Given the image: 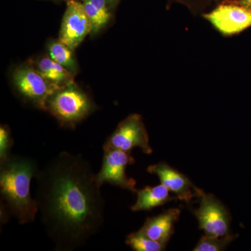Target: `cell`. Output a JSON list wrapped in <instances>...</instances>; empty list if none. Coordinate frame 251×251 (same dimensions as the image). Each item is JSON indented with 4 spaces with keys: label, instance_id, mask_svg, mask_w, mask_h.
<instances>
[{
    "label": "cell",
    "instance_id": "cell-7",
    "mask_svg": "<svg viewBox=\"0 0 251 251\" xmlns=\"http://www.w3.org/2000/svg\"><path fill=\"white\" fill-rule=\"evenodd\" d=\"M203 17L224 36L236 35L251 27V9L233 0L221 1Z\"/></svg>",
    "mask_w": 251,
    "mask_h": 251
},
{
    "label": "cell",
    "instance_id": "cell-8",
    "mask_svg": "<svg viewBox=\"0 0 251 251\" xmlns=\"http://www.w3.org/2000/svg\"><path fill=\"white\" fill-rule=\"evenodd\" d=\"M199 207L192 209L205 235L224 237L231 234V216L228 209L213 194L203 193Z\"/></svg>",
    "mask_w": 251,
    "mask_h": 251
},
{
    "label": "cell",
    "instance_id": "cell-5",
    "mask_svg": "<svg viewBox=\"0 0 251 251\" xmlns=\"http://www.w3.org/2000/svg\"><path fill=\"white\" fill-rule=\"evenodd\" d=\"M136 148L146 154L153 152L143 117L138 114H131L119 124L104 143L103 150L115 149L131 152Z\"/></svg>",
    "mask_w": 251,
    "mask_h": 251
},
{
    "label": "cell",
    "instance_id": "cell-19",
    "mask_svg": "<svg viewBox=\"0 0 251 251\" xmlns=\"http://www.w3.org/2000/svg\"><path fill=\"white\" fill-rule=\"evenodd\" d=\"M171 1L181 3L187 6L188 8L194 10L204 9L212 3L219 1H221V2L226 0H171Z\"/></svg>",
    "mask_w": 251,
    "mask_h": 251
},
{
    "label": "cell",
    "instance_id": "cell-3",
    "mask_svg": "<svg viewBox=\"0 0 251 251\" xmlns=\"http://www.w3.org/2000/svg\"><path fill=\"white\" fill-rule=\"evenodd\" d=\"M93 100L75 82L59 87L49 97L47 110L64 128H74L95 110Z\"/></svg>",
    "mask_w": 251,
    "mask_h": 251
},
{
    "label": "cell",
    "instance_id": "cell-20",
    "mask_svg": "<svg viewBox=\"0 0 251 251\" xmlns=\"http://www.w3.org/2000/svg\"><path fill=\"white\" fill-rule=\"evenodd\" d=\"M237 4L242 5L251 9V0H233Z\"/></svg>",
    "mask_w": 251,
    "mask_h": 251
},
{
    "label": "cell",
    "instance_id": "cell-18",
    "mask_svg": "<svg viewBox=\"0 0 251 251\" xmlns=\"http://www.w3.org/2000/svg\"><path fill=\"white\" fill-rule=\"evenodd\" d=\"M14 141L11 130L6 125L0 126V163L7 159L11 155V151Z\"/></svg>",
    "mask_w": 251,
    "mask_h": 251
},
{
    "label": "cell",
    "instance_id": "cell-17",
    "mask_svg": "<svg viewBox=\"0 0 251 251\" xmlns=\"http://www.w3.org/2000/svg\"><path fill=\"white\" fill-rule=\"evenodd\" d=\"M237 235L232 233L224 237L204 235L200 239L194 251H221L226 250Z\"/></svg>",
    "mask_w": 251,
    "mask_h": 251
},
{
    "label": "cell",
    "instance_id": "cell-16",
    "mask_svg": "<svg viewBox=\"0 0 251 251\" xmlns=\"http://www.w3.org/2000/svg\"><path fill=\"white\" fill-rule=\"evenodd\" d=\"M126 244L135 251H162L166 248L145 235L140 229L128 234Z\"/></svg>",
    "mask_w": 251,
    "mask_h": 251
},
{
    "label": "cell",
    "instance_id": "cell-2",
    "mask_svg": "<svg viewBox=\"0 0 251 251\" xmlns=\"http://www.w3.org/2000/svg\"><path fill=\"white\" fill-rule=\"evenodd\" d=\"M39 168L34 160L13 154L0 163L1 204L21 225L32 223L39 213L31 193V179Z\"/></svg>",
    "mask_w": 251,
    "mask_h": 251
},
{
    "label": "cell",
    "instance_id": "cell-4",
    "mask_svg": "<svg viewBox=\"0 0 251 251\" xmlns=\"http://www.w3.org/2000/svg\"><path fill=\"white\" fill-rule=\"evenodd\" d=\"M11 80L15 91L25 103L44 111L49 97L59 88L50 82L31 61L15 68Z\"/></svg>",
    "mask_w": 251,
    "mask_h": 251
},
{
    "label": "cell",
    "instance_id": "cell-22",
    "mask_svg": "<svg viewBox=\"0 0 251 251\" xmlns=\"http://www.w3.org/2000/svg\"><path fill=\"white\" fill-rule=\"evenodd\" d=\"M119 1H121V0H119Z\"/></svg>",
    "mask_w": 251,
    "mask_h": 251
},
{
    "label": "cell",
    "instance_id": "cell-11",
    "mask_svg": "<svg viewBox=\"0 0 251 251\" xmlns=\"http://www.w3.org/2000/svg\"><path fill=\"white\" fill-rule=\"evenodd\" d=\"M180 214V209L171 208L159 215L148 218L140 230L166 247L174 234L175 224L179 220Z\"/></svg>",
    "mask_w": 251,
    "mask_h": 251
},
{
    "label": "cell",
    "instance_id": "cell-9",
    "mask_svg": "<svg viewBox=\"0 0 251 251\" xmlns=\"http://www.w3.org/2000/svg\"><path fill=\"white\" fill-rule=\"evenodd\" d=\"M92 30V22L82 4L78 0H67L59 40L75 50L87 36L91 35Z\"/></svg>",
    "mask_w": 251,
    "mask_h": 251
},
{
    "label": "cell",
    "instance_id": "cell-12",
    "mask_svg": "<svg viewBox=\"0 0 251 251\" xmlns=\"http://www.w3.org/2000/svg\"><path fill=\"white\" fill-rule=\"evenodd\" d=\"M83 6L92 25L91 36L103 31L111 22L119 0H78Z\"/></svg>",
    "mask_w": 251,
    "mask_h": 251
},
{
    "label": "cell",
    "instance_id": "cell-10",
    "mask_svg": "<svg viewBox=\"0 0 251 251\" xmlns=\"http://www.w3.org/2000/svg\"><path fill=\"white\" fill-rule=\"evenodd\" d=\"M147 171L156 175L161 184L176 195L180 201L189 204L193 198H201L204 191L196 187L187 176L164 162L149 166Z\"/></svg>",
    "mask_w": 251,
    "mask_h": 251
},
{
    "label": "cell",
    "instance_id": "cell-6",
    "mask_svg": "<svg viewBox=\"0 0 251 251\" xmlns=\"http://www.w3.org/2000/svg\"><path fill=\"white\" fill-rule=\"evenodd\" d=\"M135 163L130 151L115 149L103 150L101 168L96 174L97 184L101 187L105 183L136 193V181L127 176L126 171L129 165Z\"/></svg>",
    "mask_w": 251,
    "mask_h": 251
},
{
    "label": "cell",
    "instance_id": "cell-13",
    "mask_svg": "<svg viewBox=\"0 0 251 251\" xmlns=\"http://www.w3.org/2000/svg\"><path fill=\"white\" fill-rule=\"evenodd\" d=\"M136 202L130 207L133 211H150L158 206L177 199L171 196L170 191L163 184L155 186H146L137 190Z\"/></svg>",
    "mask_w": 251,
    "mask_h": 251
},
{
    "label": "cell",
    "instance_id": "cell-15",
    "mask_svg": "<svg viewBox=\"0 0 251 251\" xmlns=\"http://www.w3.org/2000/svg\"><path fill=\"white\" fill-rule=\"evenodd\" d=\"M48 56L63 67L76 74L78 65L74 54V50L64 44L59 39L49 41L47 45Z\"/></svg>",
    "mask_w": 251,
    "mask_h": 251
},
{
    "label": "cell",
    "instance_id": "cell-14",
    "mask_svg": "<svg viewBox=\"0 0 251 251\" xmlns=\"http://www.w3.org/2000/svg\"><path fill=\"white\" fill-rule=\"evenodd\" d=\"M32 63L36 69L50 82L59 88L74 82L75 74L56 62L49 56L41 57Z\"/></svg>",
    "mask_w": 251,
    "mask_h": 251
},
{
    "label": "cell",
    "instance_id": "cell-1",
    "mask_svg": "<svg viewBox=\"0 0 251 251\" xmlns=\"http://www.w3.org/2000/svg\"><path fill=\"white\" fill-rule=\"evenodd\" d=\"M34 178L41 221L54 251L84 247L105 221V200L90 161L62 151Z\"/></svg>",
    "mask_w": 251,
    "mask_h": 251
},
{
    "label": "cell",
    "instance_id": "cell-21",
    "mask_svg": "<svg viewBox=\"0 0 251 251\" xmlns=\"http://www.w3.org/2000/svg\"><path fill=\"white\" fill-rule=\"evenodd\" d=\"M52 1H63V0H52Z\"/></svg>",
    "mask_w": 251,
    "mask_h": 251
}]
</instances>
